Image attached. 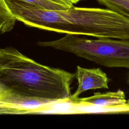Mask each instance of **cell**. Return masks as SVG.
<instances>
[{"label":"cell","mask_w":129,"mask_h":129,"mask_svg":"<svg viewBox=\"0 0 129 129\" xmlns=\"http://www.w3.org/2000/svg\"><path fill=\"white\" fill-rule=\"evenodd\" d=\"M16 21L5 1L0 0V34L12 30Z\"/></svg>","instance_id":"obj_7"},{"label":"cell","mask_w":129,"mask_h":129,"mask_svg":"<svg viewBox=\"0 0 129 129\" xmlns=\"http://www.w3.org/2000/svg\"><path fill=\"white\" fill-rule=\"evenodd\" d=\"M52 1H54V2H57V3H60V4H63V5H66V6H68L70 7H72V6H71V5L68 4L67 3H66L64 0H52Z\"/></svg>","instance_id":"obj_11"},{"label":"cell","mask_w":129,"mask_h":129,"mask_svg":"<svg viewBox=\"0 0 129 129\" xmlns=\"http://www.w3.org/2000/svg\"><path fill=\"white\" fill-rule=\"evenodd\" d=\"M75 78L78 81V86L70 97V102L78 98L81 94L87 90L108 88L107 76L100 68L86 69L78 66Z\"/></svg>","instance_id":"obj_6"},{"label":"cell","mask_w":129,"mask_h":129,"mask_svg":"<svg viewBox=\"0 0 129 129\" xmlns=\"http://www.w3.org/2000/svg\"><path fill=\"white\" fill-rule=\"evenodd\" d=\"M37 44L70 52L104 67L129 69V40L110 38L88 39L66 34L60 39L39 41Z\"/></svg>","instance_id":"obj_3"},{"label":"cell","mask_w":129,"mask_h":129,"mask_svg":"<svg viewBox=\"0 0 129 129\" xmlns=\"http://www.w3.org/2000/svg\"><path fill=\"white\" fill-rule=\"evenodd\" d=\"M127 81H128V82L129 83V74H128V78H127Z\"/></svg>","instance_id":"obj_12"},{"label":"cell","mask_w":129,"mask_h":129,"mask_svg":"<svg viewBox=\"0 0 129 129\" xmlns=\"http://www.w3.org/2000/svg\"><path fill=\"white\" fill-rule=\"evenodd\" d=\"M66 3H67L68 4L74 6V4H76L77 3H78L80 0H64Z\"/></svg>","instance_id":"obj_10"},{"label":"cell","mask_w":129,"mask_h":129,"mask_svg":"<svg viewBox=\"0 0 129 129\" xmlns=\"http://www.w3.org/2000/svg\"><path fill=\"white\" fill-rule=\"evenodd\" d=\"M7 5L16 20L40 29L59 33L109 38L114 29V15L107 8L73 6L67 10H50L16 1Z\"/></svg>","instance_id":"obj_2"},{"label":"cell","mask_w":129,"mask_h":129,"mask_svg":"<svg viewBox=\"0 0 129 129\" xmlns=\"http://www.w3.org/2000/svg\"><path fill=\"white\" fill-rule=\"evenodd\" d=\"M86 1V0H80V1Z\"/></svg>","instance_id":"obj_13"},{"label":"cell","mask_w":129,"mask_h":129,"mask_svg":"<svg viewBox=\"0 0 129 129\" xmlns=\"http://www.w3.org/2000/svg\"><path fill=\"white\" fill-rule=\"evenodd\" d=\"M75 74L40 64L12 47L0 48V84L24 96L69 101Z\"/></svg>","instance_id":"obj_1"},{"label":"cell","mask_w":129,"mask_h":129,"mask_svg":"<svg viewBox=\"0 0 129 129\" xmlns=\"http://www.w3.org/2000/svg\"><path fill=\"white\" fill-rule=\"evenodd\" d=\"M85 108L84 113H129V99L121 90L104 93L96 92L92 96L78 98L71 102Z\"/></svg>","instance_id":"obj_4"},{"label":"cell","mask_w":129,"mask_h":129,"mask_svg":"<svg viewBox=\"0 0 129 129\" xmlns=\"http://www.w3.org/2000/svg\"><path fill=\"white\" fill-rule=\"evenodd\" d=\"M97 2L129 19V0H96Z\"/></svg>","instance_id":"obj_8"},{"label":"cell","mask_w":129,"mask_h":129,"mask_svg":"<svg viewBox=\"0 0 129 129\" xmlns=\"http://www.w3.org/2000/svg\"><path fill=\"white\" fill-rule=\"evenodd\" d=\"M55 103L57 102L24 96L0 84V108L9 112L33 111Z\"/></svg>","instance_id":"obj_5"},{"label":"cell","mask_w":129,"mask_h":129,"mask_svg":"<svg viewBox=\"0 0 129 129\" xmlns=\"http://www.w3.org/2000/svg\"><path fill=\"white\" fill-rule=\"evenodd\" d=\"M6 3L11 1H19L28 3L32 6L41 9L50 10H67L71 7L54 2L52 0H4Z\"/></svg>","instance_id":"obj_9"}]
</instances>
